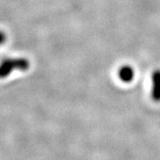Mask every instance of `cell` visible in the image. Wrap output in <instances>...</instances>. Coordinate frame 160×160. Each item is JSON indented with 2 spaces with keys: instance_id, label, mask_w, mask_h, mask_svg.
Wrapping results in <instances>:
<instances>
[{
  "instance_id": "cell-2",
  "label": "cell",
  "mask_w": 160,
  "mask_h": 160,
  "mask_svg": "<svg viewBox=\"0 0 160 160\" xmlns=\"http://www.w3.org/2000/svg\"><path fill=\"white\" fill-rule=\"evenodd\" d=\"M152 98L156 102H160V70L158 69L154 71L152 75Z\"/></svg>"
},
{
  "instance_id": "cell-3",
  "label": "cell",
  "mask_w": 160,
  "mask_h": 160,
  "mask_svg": "<svg viewBox=\"0 0 160 160\" xmlns=\"http://www.w3.org/2000/svg\"><path fill=\"white\" fill-rule=\"evenodd\" d=\"M118 77L123 82L129 83V82H131L134 77L133 69H132V67L130 66H123L118 70Z\"/></svg>"
},
{
  "instance_id": "cell-1",
  "label": "cell",
  "mask_w": 160,
  "mask_h": 160,
  "mask_svg": "<svg viewBox=\"0 0 160 160\" xmlns=\"http://www.w3.org/2000/svg\"><path fill=\"white\" fill-rule=\"evenodd\" d=\"M29 68V62L23 58L16 59H6L1 65L0 75L2 78H6L12 70H27Z\"/></svg>"
}]
</instances>
